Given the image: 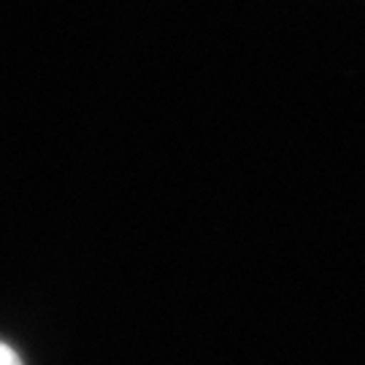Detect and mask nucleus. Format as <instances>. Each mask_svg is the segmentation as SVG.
I'll use <instances>...</instances> for the list:
<instances>
[{"instance_id":"f257e3e1","label":"nucleus","mask_w":365,"mask_h":365,"mask_svg":"<svg viewBox=\"0 0 365 365\" xmlns=\"http://www.w3.org/2000/svg\"><path fill=\"white\" fill-rule=\"evenodd\" d=\"M0 365H22L19 354L14 352L11 346H6L3 341H0Z\"/></svg>"}]
</instances>
